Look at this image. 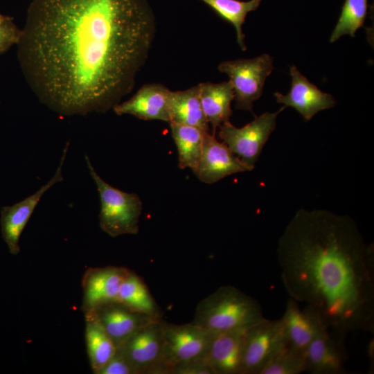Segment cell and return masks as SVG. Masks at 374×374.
I'll use <instances>...</instances> for the list:
<instances>
[{
  "label": "cell",
  "mask_w": 374,
  "mask_h": 374,
  "mask_svg": "<svg viewBox=\"0 0 374 374\" xmlns=\"http://www.w3.org/2000/svg\"><path fill=\"white\" fill-rule=\"evenodd\" d=\"M17 44L39 100L62 116L104 113L133 89L156 33L148 0H32Z\"/></svg>",
  "instance_id": "cell-1"
},
{
  "label": "cell",
  "mask_w": 374,
  "mask_h": 374,
  "mask_svg": "<svg viewBox=\"0 0 374 374\" xmlns=\"http://www.w3.org/2000/svg\"><path fill=\"white\" fill-rule=\"evenodd\" d=\"M290 297L317 312L329 330H374V249L348 215L298 210L276 249Z\"/></svg>",
  "instance_id": "cell-2"
},
{
  "label": "cell",
  "mask_w": 374,
  "mask_h": 374,
  "mask_svg": "<svg viewBox=\"0 0 374 374\" xmlns=\"http://www.w3.org/2000/svg\"><path fill=\"white\" fill-rule=\"evenodd\" d=\"M265 319L258 302L232 285H224L197 305L193 323L213 332L247 328Z\"/></svg>",
  "instance_id": "cell-3"
},
{
  "label": "cell",
  "mask_w": 374,
  "mask_h": 374,
  "mask_svg": "<svg viewBox=\"0 0 374 374\" xmlns=\"http://www.w3.org/2000/svg\"><path fill=\"white\" fill-rule=\"evenodd\" d=\"M85 160L100 196L99 225L101 229L112 238L138 233L143 206L139 195L109 185L96 172L87 154Z\"/></svg>",
  "instance_id": "cell-4"
},
{
  "label": "cell",
  "mask_w": 374,
  "mask_h": 374,
  "mask_svg": "<svg viewBox=\"0 0 374 374\" xmlns=\"http://www.w3.org/2000/svg\"><path fill=\"white\" fill-rule=\"evenodd\" d=\"M218 69L229 77L235 109L252 112L253 102L261 96L266 78L273 70V59L264 53L251 59L224 61Z\"/></svg>",
  "instance_id": "cell-5"
},
{
  "label": "cell",
  "mask_w": 374,
  "mask_h": 374,
  "mask_svg": "<svg viewBox=\"0 0 374 374\" xmlns=\"http://www.w3.org/2000/svg\"><path fill=\"white\" fill-rule=\"evenodd\" d=\"M215 333L192 322L174 324L163 321V363L166 374H171L178 365L206 358Z\"/></svg>",
  "instance_id": "cell-6"
},
{
  "label": "cell",
  "mask_w": 374,
  "mask_h": 374,
  "mask_svg": "<svg viewBox=\"0 0 374 374\" xmlns=\"http://www.w3.org/2000/svg\"><path fill=\"white\" fill-rule=\"evenodd\" d=\"M276 112H265L242 127H236L230 121L219 127V136L230 150L251 169L276 125L278 115L285 108Z\"/></svg>",
  "instance_id": "cell-7"
},
{
  "label": "cell",
  "mask_w": 374,
  "mask_h": 374,
  "mask_svg": "<svg viewBox=\"0 0 374 374\" xmlns=\"http://www.w3.org/2000/svg\"><path fill=\"white\" fill-rule=\"evenodd\" d=\"M286 346L280 319L266 318L244 332L241 374H260L271 358Z\"/></svg>",
  "instance_id": "cell-8"
},
{
  "label": "cell",
  "mask_w": 374,
  "mask_h": 374,
  "mask_svg": "<svg viewBox=\"0 0 374 374\" xmlns=\"http://www.w3.org/2000/svg\"><path fill=\"white\" fill-rule=\"evenodd\" d=\"M163 324L161 317L154 319L116 348L136 374H166Z\"/></svg>",
  "instance_id": "cell-9"
},
{
  "label": "cell",
  "mask_w": 374,
  "mask_h": 374,
  "mask_svg": "<svg viewBox=\"0 0 374 374\" xmlns=\"http://www.w3.org/2000/svg\"><path fill=\"white\" fill-rule=\"evenodd\" d=\"M68 148L69 143L66 144L63 150L59 166L46 184L21 201L1 208L0 217L1 235L11 254L17 255L20 252L21 235L42 195L53 185L63 181L62 168Z\"/></svg>",
  "instance_id": "cell-10"
},
{
  "label": "cell",
  "mask_w": 374,
  "mask_h": 374,
  "mask_svg": "<svg viewBox=\"0 0 374 374\" xmlns=\"http://www.w3.org/2000/svg\"><path fill=\"white\" fill-rule=\"evenodd\" d=\"M280 320L286 345L303 353L317 336L329 329L320 314L313 308L305 305L301 309L299 303L290 297Z\"/></svg>",
  "instance_id": "cell-11"
},
{
  "label": "cell",
  "mask_w": 374,
  "mask_h": 374,
  "mask_svg": "<svg viewBox=\"0 0 374 374\" xmlns=\"http://www.w3.org/2000/svg\"><path fill=\"white\" fill-rule=\"evenodd\" d=\"M252 170L215 135L206 134L200 160L194 172L201 181L211 184L230 175Z\"/></svg>",
  "instance_id": "cell-12"
},
{
  "label": "cell",
  "mask_w": 374,
  "mask_h": 374,
  "mask_svg": "<svg viewBox=\"0 0 374 374\" xmlns=\"http://www.w3.org/2000/svg\"><path fill=\"white\" fill-rule=\"evenodd\" d=\"M344 339L329 329L317 336L305 351V372L312 374L345 373L347 353Z\"/></svg>",
  "instance_id": "cell-13"
},
{
  "label": "cell",
  "mask_w": 374,
  "mask_h": 374,
  "mask_svg": "<svg viewBox=\"0 0 374 374\" xmlns=\"http://www.w3.org/2000/svg\"><path fill=\"white\" fill-rule=\"evenodd\" d=\"M292 84L289 93L283 95L275 92L278 103L295 109L305 121H310L317 112L335 106L336 101L332 95L320 90L311 83L296 66L290 67Z\"/></svg>",
  "instance_id": "cell-14"
},
{
  "label": "cell",
  "mask_w": 374,
  "mask_h": 374,
  "mask_svg": "<svg viewBox=\"0 0 374 374\" xmlns=\"http://www.w3.org/2000/svg\"><path fill=\"white\" fill-rule=\"evenodd\" d=\"M129 271L114 266L89 269L82 280L84 311L117 301L120 287Z\"/></svg>",
  "instance_id": "cell-15"
},
{
  "label": "cell",
  "mask_w": 374,
  "mask_h": 374,
  "mask_svg": "<svg viewBox=\"0 0 374 374\" xmlns=\"http://www.w3.org/2000/svg\"><path fill=\"white\" fill-rule=\"evenodd\" d=\"M172 91L158 84L141 87L130 99L113 107L119 116L129 114L142 120L170 123L169 106Z\"/></svg>",
  "instance_id": "cell-16"
},
{
  "label": "cell",
  "mask_w": 374,
  "mask_h": 374,
  "mask_svg": "<svg viewBox=\"0 0 374 374\" xmlns=\"http://www.w3.org/2000/svg\"><path fill=\"white\" fill-rule=\"evenodd\" d=\"M87 312L94 314L116 348L144 326L160 318L134 311L118 301L104 304Z\"/></svg>",
  "instance_id": "cell-17"
},
{
  "label": "cell",
  "mask_w": 374,
  "mask_h": 374,
  "mask_svg": "<svg viewBox=\"0 0 374 374\" xmlns=\"http://www.w3.org/2000/svg\"><path fill=\"white\" fill-rule=\"evenodd\" d=\"M247 328L214 334L206 359L215 374H241L243 339Z\"/></svg>",
  "instance_id": "cell-18"
},
{
  "label": "cell",
  "mask_w": 374,
  "mask_h": 374,
  "mask_svg": "<svg viewBox=\"0 0 374 374\" xmlns=\"http://www.w3.org/2000/svg\"><path fill=\"white\" fill-rule=\"evenodd\" d=\"M199 85L202 109L215 135L217 128L229 121L232 115L234 91L229 80L221 83L202 82Z\"/></svg>",
  "instance_id": "cell-19"
},
{
  "label": "cell",
  "mask_w": 374,
  "mask_h": 374,
  "mask_svg": "<svg viewBox=\"0 0 374 374\" xmlns=\"http://www.w3.org/2000/svg\"><path fill=\"white\" fill-rule=\"evenodd\" d=\"M169 113V124L194 126L209 132L201 103L199 84L186 90L172 91Z\"/></svg>",
  "instance_id": "cell-20"
},
{
  "label": "cell",
  "mask_w": 374,
  "mask_h": 374,
  "mask_svg": "<svg viewBox=\"0 0 374 374\" xmlns=\"http://www.w3.org/2000/svg\"><path fill=\"white\" fill-rule=\"evenodd\" d=\"M85 341L91 369L97 373L112 358L116 346L91 312H85Z\"/></svg>",
  "instance_id": "cell-21"
},
{
  "label": "cell",
  "mask_w": 374,
  "mask_h": 374,
  "mask_svg": "<svg viewBox=\"0 0 374 374\" xmlns=\"http://www.w3.org/2000/svg\"><path fill=\"white\" fill-rule=\"evenodd\" d=\"M171 135L178 151L179 167L195 172L202 152L207 132L197 127L170 123Z\"/></svg>",
  "instance_id": "cell-22"
},
{
  "label": "cell",
  "mask_w": 374,
  "mask_h": 374,
  "mask_svg": "<svg viewBox=\"0 0 374 374\" xmlns=\"http://www.w3.org/2000/svg\"><path fill=\"white\" fill-rule=\"evenodd\" d=\"M117 301L134 311L161 317L159 309L145 284L130 270L121 284Z\"/></svg>",
  "instance_id": "cell-23"
},
{
  "label": "cell",
  "mask_w": 374,
  "mask_h": 374,
  "mask_svg": "<svg viewBox=\"0 0 374 374\" xmlns=\"http://www.w3.org/2000/svg\"><path fill=\"white\" fill-rule=\"evenodd\" d=\"M211 7L222 19L231 23L236 31L237 42L242 51L246 50L242 25L249 12L256 10L262 0H200Z\"/></svg>",
  "instance_id": "cell-24"
},
{
  "label": "cell",
  "mask_w": 374,
  "mask_h": 374,
  "mask_svg": "<svg viewBox=\"0 0 374 374\" xmlns=\"http://www.w3.org/2000/svg\"><path fill=\"white\" fill-rule=\"evenodd\" d=\"M367 8V0H345L330 42L333 43L345 35L355 37L356 31L364 24Z\"/></svg>",
  "instance_id": "cell-25"
},
{
  "label": "cell",
  "mask_w": 374,
  "mask_h": 374,
  "mask_svg": "<svg viewBox=\"0 0 374 374\" xmlns=\"http://www.w3.org/2000/svg\"><path fill=\"white\" fill-rule=\"evenodd\" d=\"M305 371V353L286 345L271 358L260 374H299Z\"/></svg>",
  "instance_id": "cell-26"
},
{
  "label": "cell",
  "mask_w": 374,
  "mask_h": 374,
  "mask_svg": "<svg viewBox=\"0 0 374 374\" xmlns=\"http://www.w3.org/2000/svg\"><path fill=\"white\" fill-rule=\"evenodd\" d=\"M21 30L8 16L0 15V55L17 44Z\"/></svg>",
  "instance_id": "cell-27"
},
{
  "label": "cell",
  "mask_w": 374,
  "mask_h": 374,
  "mask_svg": "<svg viewBox=\"0 0 374 374\" xmlns=\"http://www.w3.org/2000/svg\"><path fill=\"white\" fill-rule=\"evenodd\" d=\"M96 374H136L133 367L116 350L108 363Z\"/></svg>",
  "instance_id": "cell-28"
},
{
  "label": "cell",
  "mask_w": 374,
  "mask_h": 374,
  "mask_svg": "<svg viewBox=\"0 0 374 374\" xmlns=\"http://www.w3.org/2000/svg\"><path fill=\"white\" fill-rule=\"evenodd\" d=\"M171 374H215L206 358L198 359L175 366Z\"/></svg>",
  "instance_id": "cell-29"
},
{
  "label": "cell",
  "mask_w": 374,
  "mask_h": 374,
  "mask_svg": "<svg viewBox=\"0 0 374 374\" xmlns=\"http://www.w3.org/2000/svg\"><path fill=\"white\" fill-rule=\"evenodd\" d=\"M373 340H372V341H371L369 344H368V357L370 358V361L371 362L372 361V364H373V359H374V355H373Z\"/></svg>",
  "instance_id": "cell-30"
},
{
  "label": "cell",
  "mask_w": 374,
  "mask_h": 374,
  "mask_svg": "<svg viewBox=\"0 0 374 374\" xmlns=\"http://www.w3.org/2000/svg\"><path fill=\"white\" fill-rule=\"evenodd\" d=\"M1 15V14H0V15Z\"/></svg>",
  "instance_id": "cell-31"
}]
</instances>
